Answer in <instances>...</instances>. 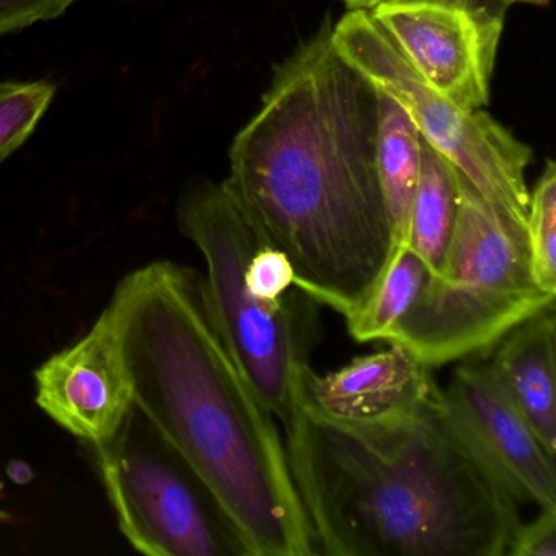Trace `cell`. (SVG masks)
Listing matches in <instances>:
<instances>
[{"label": "cell", "mask_w": 556, "mask_h": 556, "mask_svg": "<svg viewBox=\"0 0 556 556\" xmlns=\"http://www.w3.org/2000/svg\"><path fill=\"white\" fill-rule=\"evenodd\" d=\"M331 18L275 67L224 180L295 286L346 315L395 249L377 175V87L334 50Z\"/></svg>", "instance_id": "6da1fadb"}, {"label": "cell", "mask_w": 556, "mask_h": 556, "mask_svg": "<svg viewBox=\"0 0 556 556\" xmlns=\"http://www.w3.org/2000/svg\"><path fill=\"white\" fill-rule=\"evenodd\" d=\"M132 403L213 491L250 556L318 555L275 416L211 312L204 275L154 262L110 301Z\"/></svg>", "instance_id": "7a4b0ae2"}, {"label": "cell", "mask_w": 556, "mask_h": 556, "mask_svg": "<svg viewBox=\"0 0 556 556\" xmlns=\"http://www.w3.org/2000/svg\"><path fill=\"white\" fill-rule=\"evenodd\" d=\"M285 435L318 555H507L519 501L462 441L441 387L379 421H334L301 405Z\"/></svg>", "instance_id": "3957f363"}, {"label": "cell", "mask_w": 556, "mask_h": 556, "mask_svg": "<svg viewBox=\"0 0 556 556\" xmlns=\"http://www.w3.org/2000/svg\"><path fill=\"white\" fill-rule=\"evenodd\" d=\"M530 269L526 227L458 172V213L444 268L431 276L387 343L429 369L488 356L517 325L555 304Z\"/></svg>", "instance_id": "277c9868"}, {"label": "cell", "mask_w": 556, "mask_h": 556, "mask_svg": "<svg viewBox=\"0 0 556 556\" xmlns=\"http://www.w3.org/2000/svg\"><path fill=\"white\" fill-rule=\"evenodd\" d=\"M177 223L206 263L207 301L224 341L263 405L288 431L301 412L302 382L312 367L317 302L298 288L276 302L247 289V262L263 240L224 181L188 184Z\"/></svg>", "instance_id": "5b68a950"}, {"label": "cell", "mask_w": 556, "mask_h": 556, "mask_svg": "<svg viewBox=\"0 0 556 556\" xmlns=\"http://www.w3.org/2000/svg\"><path fill=\"white\" fill-rule=\"evenodd\" d=\"M89 448L132 548L149 556H250L213 491L135 405L115 434Z\"/></svg>", "instance_id": "8992f818"}, {"label": "cell", "mask_w": 556, "mask_h": 556, "mask_svg": "<svg viewBox=\"0 0 556 556\" xmlns=\"http://www.w3.org/2000/svg\"><path fill=\"white\" fill-rule=\"evenodd\" d=\"M334 50L408 113L419 135L488 201L526 227L529 146L483 110L462 109L429 89L377 27L369 11H350L331 27Z\"/></svg>", "instance_id": "52a82bcc"}, {"label": "cell", "mask_w": 556, "mask_h": 556, "mask_svg": "<svg viewBox=\"0 0 556 556\" xmlns=\"http://www.w3.org/2000/svg\"><path fill=\"white\" fill-rule=\"evenodd\" d=\"M369 14L429 89L470 112L488 105L503 18L465 0H380Z\"/></svg>", "instance_id": "ba28073f"}, {"label": "cell", "mask_w": 556, "mask_h": 556, "mask_svg": "<svg viewBox=\"0 0 556 556\" xmlns=\"http://www.w3.org/2000/svg\"><path fill=\"white\" fill-rule=\"evenodd\" d=\"M441 399L462 441L517 501L556 509L555 457L507 399L488 363L462 361Z\"/></svg>", "instance_id": "9c48e42d"}, {"label": "cell", "mask_w": 556, "mask_h": 556, "mask_svg": "<svg viewBox=\"0 0 556 556\" xmlns=\"http://www.w3.org/2000/svg\"><path fill=\"white\" fill-rule=\"evenodd\" d=\"M35 402L87 445L115 434L135 403L112 305L103 308L86 337L38 367Z\"/></svg>", "instance_id": "30bf717a"}, {"label": "cell", "mask_w": 556, "mask_h": 556, "mask_svg": "<svg viewBox=\"0 0 556 556\" xmlns=\"http://www.w3.org/2000/svg\"><path fill=\"white\" fill-rule=\"evenodd\" d=\"M357 356L341 369L320 374L308 369L301 405L324 418L369 422L406 415L439 389L432 369L402 344Z\"/></svg>", "instance_id": "8fae6325"}, {"label": "cell", "mask_w": 556, "mask_h": 556, "mask_svg": "<svg viewBox=\"0 0 556 556\" xmlns=\"http://www.w3.org/2000/svg\"><path fill=\"white\" fill-rule=\"evenodd\" d=\"M555 304L517 325L491 351V372L543 447L556 452Z\"/></svg>", "instance_id": "7c38bea8"}, {"label": "cell", "mask_w": 556, "mask_h": 556, "mask_svg": "<svg viewBox=\"0 0 556 556\" xmlns=\"http://www.w3.org/2000/svg\"><path fill=\"white\" fill-rule=\"evenodd\" d=\"M377 103V175L399 245L408 243L409 217L421 170V135L405 109L379 87Z\"/></svg>", "instance_id": "4fadbf2b"}, {"label": "cell", "mask_w": 556, "mask_h": 556, "mask_svg": "<svg viewBox=\"0 0 556 556\" xmlns=\"http://www.w3.org/2000/svg\"><path fill=\"white\" fill-rule=\"evenodd\" d=\"M458 213V170L421 136V170L408 227V247L431 276L444 268Z\"/></svg>", "instance_id": "5bb4252c"}, {"label": "cell", "mask_w": 556, "mask_h": 556, "mask_svg": "<svg viewBox=\"0 0 556 556\" xmlns=\"http://www.w3.org/2000/svg\"><path fill=\"white\" fill-rule=\"evenodd\" d=\"M429 278L431 271L408 243L395 245L369 294L344 315L351 337L359 343L387 341L390 331L408 314Z\"/></svg>", "instance_id": "9a60e30c"}, {"label": "cell", "mask_w": 556, "mask_h": 556, "mask_svg": "<svg viewBox=\"0 0 556 556\" xmlns=\"http://www.w3.org/2000/svg\"><path fill=\"white\" fill-rule=\"evenodd\" d=\"M527 250L536 286L556 295V167L546 161L543 174L530 190L526 217Z\"/></svg>", "instance_id": "2e32d148"}, {"label": "cell", "mask_w": 556, "mask_h": 556, "mask_svg": "<svg viewBox=\"0 0 556 556\" xmlns=\"http://www.w3.org/2000/svg\"><path fill=\"white\" fill-rule=\"evenodd\" d=\"M54 96L56 86L50 80H0V164L34 135Z\"/></svg>", "instance_id": "e0dca14e"}, {"label": "cell", "mask_w": 556, "mask_h": 556, "mask_svg": "<svg viewBox=\"0 0 556 556\" xmlns=\"http://www.w3.org/2000/svg\"><path fill=\"white\" fill-rule=\"evenodd\" d=\"M245 286L256 298L273 302L282 301L298 288L288 256L265 242L256 247L247 262Z\"/></svg>", "instance_id": "ac0fdd59"}, {"label": "cell", "mask_w": 556, "mask_h": 556, "mask_svg": "<svg viewBox=\"0 0 556 556\" xmlns=\"http://www.w3.org/2000/svg\"><path fill=\"white\" fill-rule=\"evenodd\" d=\"M77 0H0V37L61 17Z\"/></svg>", "instance_id": "d6986e66"}, {"label": "cell", "mask_w": 556, "mask_h": 556, "mask_svg": "<svg viewBox=\"0 0 556 556\" xmlns=\"http://www.w3.org/2000/svg\"><path fill=\"white\" fill-rule=\"evenodd\" d=\"M507 555L556 556V509H540L530 522L520 520Z\"/></svg>", "instance_id": "ffe728a7"}, {"label": "cell", "mask_w": 556, "mask_h": 556, "mask_svg": "<svg viewBox=\"0 0 556 556\" xmlns=\"http://www.w3.org/2000/svg\"><path fill=\"white\" fill-rule=\"evenodd\" d=\"M471 8L480 9V11L486 12V14L493 15L497 18H506L507 11L513 5L526 4L536 5V8H545L548 5L549 0H465Z\"/></svg>", "instance_id": "44dd1931"}, {"label": "cell", "mask_w": 556, "mask_h": 556, "mask_svg": "<svg viewBox=\"0 0 556 556\" xmlns=\"http://www.w3.org/2000/svg\"><path fill=\"white\" fill-rule=\"evenodd\" d=\"M343 2L348 5L350 11H356V9H364V11H369L370 8L379 4L380 0H343Z\"/></svg>", "instance_id": "7402d4cb"}, {"label": "cell", "mask_w": 556, "mask_h": 556, "mask_svg": "<svg viewBox=\"0 0 556 556\" xmlns=\"http://www.w3.org/2000/svg\"><path fill=\"white\" fill-rule=\"evenodd\" d=\"M11 519V514L5 513V510L0 509V522H5V520Z\"/></svg>", "instance_id": "603a6c76"}]
</instances>
